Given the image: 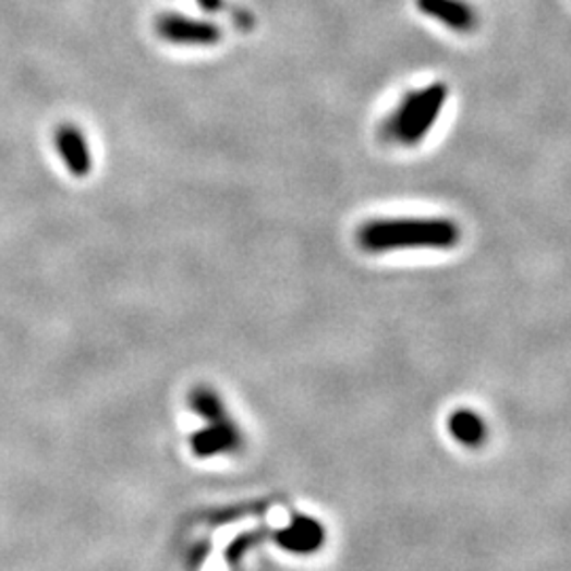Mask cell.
I'll return each instance as SVG.
<instances>
[{
	"label": "cell",
	"mask_w": 571,
	"mask_h": 571,
	"mask_svg": "<svg viewBox=\"0 0 571 571\" xmlns=\"http://www.w3.org/2000/svg\"><path fill=\"white\" fill-rule=\"evenodd\" d=\"M460 227L449 218H379L357 231V244L366 252L404 248H453Z\"/></svg>",
	"instance_id": "1"
},
{
	"label": "cell",
	"mask_w": 571,
	"mask_h": 571,
	"mask_svg": "<svg viewBox=\"0 0 571 571\" xmlns=\"http://www.w3.org/2000/svg\"><path fill=\"white\" fill-rule=\"evenodd\" d=\"M447 96L449 89L445 83L409 92L384 123V136L406 146L422 143L440 117Z\"/></svg>",
	"instance_id": "2"
},
{
	"label": "cell",
	"mask_w": 571,
	"mask_h": 571,
	"mask_svg": "<svg viewBox=\"0 0 571 571\" xmlns=\"http://www.w3.org/2000/svg\"><path fill=\"white\" fill-rule=\"evenodd\" d=\"M193 406L202 413V417L210 424L193 438V449L202 458H210L218 453L233 451L240 445V434L229 422L227 413L222 411L220 400L210 390H197L193 393Z\"/></svg>",
	"instance_id": "3"
},
{
	"label": "cell",
	"mask_w": 571,
	"mask_h": 571,
	"mask_svg": "<svg viewBox=\"0 0 571 571\" xmlns=\"http://www.w3.org/2000/svg\"><path fill=\"white\" fill-rule=\"evenodd\" d=\"M157 35L174 45H199L208 47L220 40V28L212 22H202L177 13H166L157 20Z\"/></svg>",
	"instance_id": "4"
},
{
	"label": "cell",
	"mask_w": 571,
	"mask_h": 571,
	"mask_svg": "<svg viewBox=\"0 0 571 571\" xmlns=\"http://www.w3.org/2000/svg\"><path fill=\"white\" fill-rule=\"evenodd\" d=\"M53 141H56V148H58V153H60V157H62V161L69 168L72 177L85 179L92 172L94 161H92V150L87 146L83 132L72 123H62L56 130Z\"/></svg>",
	"instance_id": "5"
},
{
	"label": "cell",
	"mask_w": 571,
	"mask_h": 571,
	"mask_svg": "<svg viewBox=\"0 0 571 571\" xmlns=\"http://www.w3.org/2000/svg\"><path fill=\"white\" fill-rule=\"evenodd\" d=\"M417 7L455 33H472L478 22L474 9L464 0H417Z\"/></svg>",
	"instance_id": "6"
},
{
	"label": "cell",
	"mask_w": 571,
	"mask_h": 571,
	"mask_svg": "<svg viewBox=\"0 0 571 571\" xmlns=\"http://www.w3.org/2000/svg\"><path fill=\"white\" fill-rule=\"evenodd\" d=\"M449 429L453 434L455 440H460L462 445L467 447H476L483 445L487 438V426L483 422L481 415H476L474 411H455L453 417L449 420Z\"/></svg>",
	"instance_id": "7"
},
{
	"label": "cell",
	"mask_w": 571,
	"mask_h": 571,
	"mask_svg": "<svg viewBox=\"0 0 571 571\" xmlns=\"http://www.w3.org/2000/svg\"><path fill=\"white\" fill-rule=\"evenodd\" d=\"M321 542V530L314 521H296V525L288 532L286 546L296 552L314 550Z\"/></svg>",
	"instance_id": "8"
},
{
	"label": "cell",
	"mask_w": 571,
	"mask_h": 571,
	"mask_svg": "<svg viewBox=\"0 0 571 571\" xmlns=\"http://www.w3.org/2000/svg\"><path fill=\"white\" fill-rule=\"evenodd\" d=\"M197 4H199L202 9H206V11H210V13H216V11H220V7L224 4V0H197Z\"/></svg>",
	"instance_id": "9"
}]
</instances>
